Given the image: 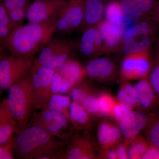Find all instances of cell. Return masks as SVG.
<instances>
[{
    "label": "cell",
    "instance_id": "6da1fadb",
    "mask_svg": "<svg viewBox=\"0 0 159 159\" xmlns=\"http://www.w3.org/2000/svg\"><path fill=\"white\" fill-rule=\"evenodd\" d=\"M61 12L44 22L18 27L1 44L11 55L33 59L34 55L41 51L55 34Z\"/></svg>",
    "mask_w": 159,
    "mask_h": 159
},
{
    "label": "cell",
    "instance_id": "7a4b0ae2",
    "mask_svg": "<svg viewBox=\"0 0 159 159\" xmlns=\"http://www.w3.org/2000/svg\"><path fill=\"white\" fill-rule=\"evenodd\" d=\"M67 142L37 125H27L13 137L15 156L18 159H53Z\"/></svg>",
    "mask_w": 159,
    "mask_h": 159
},
{
    "label": "cell",
    "instance_id": "3957f363",
    "mask_svg": "<svg viewBox=\"0 0 159 159\" xmlns=\"http://www.w3.org/2000/svg\"><path fill=\"white\" fill-rule=\"evenodd\" d=\"M8 90L6 99L17 124L15 134H17L27 126L35 111L30 73L11 86Z\"/></svg>",
    "mask_w": 159,
    "mask_h": 159
},
{
    "label": "cell",
    "instance_id": "277c9868",
    "mask_svg": "<svg viewBox=\"0 0 159 159\" xmlns=\"http://www.w3.org/2000/svg\"><path fill=\"white\" fill-rule=\"evenodd\" d=\"M76 48L77 43L70 38L53 36L34 61L40 65L55 70L72 58Z\"/></svg>",
    "mask_w": 159,
    "mask_h": 159
},
{
    "label": "cell",
    "instance_id": "5b68a950",
    "mask_svg": "<svg viewBox=\"0 0 159 159\" xmlns=\"http://www.w3.org/2000/svg\"><path fill=\"white\" fill-rule=\"evenodd\" d=\"M29 125L42 127L57 139L65 141H68L77 131L64 114L48 109L41 110L39 112H34L27 125Z\"/></svg>",
    "mask_w": 159,
    "mask_h": 159
},
{
    "label": "cell",
    "instance_id": "8992f818",
    "mask_svg": "<svg viewBox=\"0 0 159 159\" xmlns=\"http://www.w3.org/2000/svg\"><path fill=\"white\" fill-rule=\"evenodd\" d=\"M77 130L69 139L64 149L53 159H99V147L89 130Z\"/></svg>",
    "mask_w": 159,
    "mask_h": 159
},
{
    "label": "cell",
    "instance_id": "52a82bcc",
    "mask_svg": "<svg viewBox=\"0 0 159 159\" xmlns=\"http://www.w3.org/2000/svg\"><path fill=\"white\" fill-rule=\"evenodd\" d=\"M155 36L153 25L147 20L138 21L125 31L122 42V52L126 54L148 51Z\"/></svg>",
    "mask_w": 159,
    "mask_h": 159
},
{
    "label": "cell",
    "instance_id": "ba28073f",
    "mask_svg": "<svg viewBox=\"0 0 159 159\" xmlns=\"http://www.w3.org/2000/svg\"><path fill=\"white\" fill-rule=\"evenodd\" d=\"M55 70L40 65L34 61L30 69L33 102L35 111L43 108L51 96V81Z\"/></svg>",
    "mask_w": 159,
    "mask_h": 159
},
{
    "label": "cell",
    "instance_id": "9c48e42d",
    "mask_svg": "<svg viewBox=\"0 0 159 159\" xmlns=\"http://www.w3.org/2000/svg\"><path fill=\"white\" fill-rule=\"evenodd\" d=\"M34 59H26L10 54L1 57L0 61V87L8 90L29 74Z\"/></svg>",
    "mask_w": 159,
    "mask_h": 159
},
{
    "label": "cell",
    "instance_id": "30bf717a",
    "mask_svg": "<svg viewBox=\"0 0 159 159\" xmlns=\"http://www.w3.org/2000/svg\"><path fill=\"white\" fill-rule=\"evenodd\" d=\"M149 51L125 55L120 69L122 78L129 81L148 78L153 66Z\"/></svg>",
    "mask_w": 159,
    "mask_h": 159
},
{
    "label": "cell",
    "instance_id": "8fae6325",
    "mask_svg": "<svg viewBox=\"0 0 159 159\" xmlns=\"http://www.w3.org/2000/svg\"><path fill=\"white\" fill-rule=\"evenodd\" d=\"M84 19L83 0H69L61 10L57 25L55 34L65 37L80 29Z\"/></svg>",
    "mask_w": 159,
    "mask_h": 159
},
{
    "label": "cell",
    "instance_id": "7c38bea8",
    "mask_svg": "<svg viewBox=\"0 0 159 159\" xmlns=\"http://www.w3.org/2000/svg\"><path fill=\"white\" fill-rule=\"evenodd\" d=\"M68 1L35 0L28 8L26 18L29 24L44 22L60 12Z\"/></svg>",
    "mask_w": 159,
    "mask_h": 159
},
{
    "label": "cell",
    "instance_id": "4fadbf2b",
    "mask_svg": "<svg viewBox=\"0 0 159 159\" xmlns=\"http://www.w3.org/2000/svg\"><path fill=\"white\" fill-rule=\"evenodd\" d=\"M154 114L153 112L149 113L139 110L134 111L117 123L123 141L129 145L146 128Z\"/></svg>",
    "mask_w": 159,
    "mask_h": 159
},
{
    "label": "cell",
    "instance_id": "5bb4252c",
    "mask_svg": "<svg viewBox=\"0 0 159 159\" xmlns=\"http://www.w3.org/2000/svg\"><path fill=\"white\" fill-rule=\"evenodd\" d=\"M84 67L87 77L102 83L112 82L119 74L116 65L107 57H99L89 60Z\"/></svg>",
    "mask_w": 159,
    "mask_h": 159
},
{
    "label": "cell",
    "instance_id": "9a60e30c",
    "mask_svg": "<svg viewBox=\"0 0 159 159\" xmlns=\"http://www.w3.org/2000/svg\"><path fill=\"white\" fill-rule=\"evenodd\" d=\"M77 48L81 56L89 60L99 57L105 53L102 37L97 26L84 30Z\"/></svg>",
    "mask_w": 159,
    "mask_h": 159
},
{
    "label": "cell",
    "instance_id": "2e32d148",
    "mask_svg": "<svg viewBox=\"0 0 159 159\" xmlns=\"http://www.w3.org/2000/svg\"><path fill=\"white\" fill-rule=\"evenodd\" d=\"M134 87L137 93L136 108L149 112L156 110L158 107V98L148 78L140 80Z\"/></svg>",
    "mask_w": 159,
    "mask_h": 159
},
{
    "label": "cell",
    "instance_id": "e0dca14e",
    "mask_svg": "<svg viewBox=\"0 0 159 159\" xmlns=\"http://www.w3.org/2000/svg\"><path fill=\"white\" fill-rule=\"evenodd\" d=\"M125 14L137 21L151 17L159 3L157 0H117Z\"/></svg>",
    "mask_w": 159,
    "mask_h": 159
},
{
    "label": "cell",
    "instance_id": "ac0fdd59",
    "mask_svg": "<svg viewBox=\"0 0 159 159\" xmlns=\"http://www.w3.org/2000/svg\"><path fill=\"white\" fill-rule=\"evenodd\" d=\"M96 26L101 34L105 53L116 50L122 43L125 32L124 29L105 20Z\"/></svg>",
    "mask_w": 159,
    "mask_h": 159
},
{
    "label": "cell",
    "instance_id": "d6986e66",
    "mask_svg": "<svg viewBox=\"0 0 159 159\" xmlns=\"http://www.w3.org/2000/svg\"><path fill=\"white\" fill-rule=\"evenodd\" d=\"M99 150L116 147L122 140V134L118 125L103 119L97 127Z\"/></svg>",
    "mask_w": 159,
    "mask_h": 159
},
{
    "label": "cell",
    "instance_id": "ffe728a7",
    "mask_svg": "<svg viewBox=\"0 0 159 159\" xmlns=\"http://www.w3.org/2000/svg\"><path fill=\"white\" fill-rule=\"evenodd\" d=\"M70 122L77 131L89 130L96 125L98 118L92 115L82 104L72 101L70 107Z\"/></svg>",
    "mask_w": 159,
    "mask_h": 159
},
{
    "label": "cell",
    "instance_id": "44dd1931",
    "mask_svg": "<svg viewBox=\"0 0 159 159\" xmlns=\"http://www.w3.org/2000/svg\"><path fill=\"white\" fill-rule=\"evenodd\" d=\"M83 2L84 19L80 28L82 31L97 26L103 20L105 6L103 0H83Z\"/></svg>",
    "mask_w": 159,
    "mask_h": 159
},
{
    "label": "cell",
    "instance_id": "7402d4cb",
    "mask_svg": "<svg viewBox=\"0 0 159 159\" xmlns=\"http://www.w3.org/2000/svg\"><path fill=\"white\" fill-rule=\"evenodd\" d=\"M17 130V124L9 109L6 99L0 105V145L11 140Z\"/></svg>",
    "mask_w": 159,
    "mask_h": 159
},
{
    "label": "cell",
    "instance_id": "603a6c76",
    "mask_svg": "<svg viewBox=\"0 0 159 159\" xmlns=\"http://www.w3.org/2000/svg\"><path fill=\"white\" fill-rule=\"evenodd\" d=\"M57 70L73 87L84 80L87 77L84 66L72 58L67 61Z\"/></svg>",
    "mask_w": 159,
    "mask_h": 159
},
{
    "label": "cell",
    "instance_id": "cb8c5ba5",
    "mask_svg": "<svg viewBox=\"0 0 159 159\" xmlns=\"http://www.w3.org/2000/svg\"><path fill=\"white\" fill-rule=\"evenodd\" d=\"M71 102L72 100L70 95L53 94L42 109H48L57 111L64 114L70 121V107Z\"/></svg>",
    "mask_w": 159,
    "mask_h": 159
},
{
    "label": "cell",
    "instance_id": "d4e9b609",
    "mask_svg": "<svg viewBox=\"0 0 159 159\" xmlns=\"http://www.w3.org/2000/svg\"><path fill=\"white\" fill-rule=\"evenodd\" d=\"M125 16V13L117 0L110 1L105 6L103 16L105 20L122 27L123 29V23Z\"/></svg>",
    "mask_w": 159,
    "mask_h": 159
},
{
    "label": "cell",
    "instance_id": "484cf974",
    "mask_svg": "<svg viewBox=\"0 0 159 159\" xmlns=\"http://www.w3.org/2000/svg\"><path fill=\"white\" fill-rule=\"evenodd\" d=\"M116 98L117 100L127 102L136 108V91L134 85L131 84L129 80L122 78L119 84Z\"/></svg>",
    "mask_w": 159,
    "mask_h": 159
},
{
    "label": "cell",
    "instance_id": "4316f807",
    "mask_svg": "<svg viewBox=\"0 0 159 159\" xmlns=\"http://www.w3.org/2000/svg\"><path fill=\"white\" fill-rule=\"evenodd\" d=\"M149 145L144 136L139 134L129 145V158L130 159H142Z\"/></svg>",
    "mask_w": 159,
    "mask_h": 159
},
{
    "label": "cell",
    "instance_id": "83f0119b",
    "mask_svg": "<svg viewBox=\"0 0 159 159\" xmlns=\"http://www.w3.org/2000/svg\"><path fill=\"white\" fill-rule=\"evenodd\" d=\"M117 100V98L108 92L106 91L99 92L98 102L99 111L102 117L111 118Z\"/></svg>",
    "mask_w": 159,
    "mask_h": 159
},
{
    "label": "cell",
    "instance_id": "f1b7e54d",
    "mask_svg": "<svg viewBox=\"0 0 159 159\" xmlns=\"http://www.w3.org/2000/svg\"><path fill=\"white\" fill-rule=\"evenodd\" d=\"M144 130V136L149 144L159 147V112L155 113Z\"/></svg>",
    "mask_w": 159,
    "mask_h": 159
},
{
    "label": "cell",
    "instance_id": "f546056e",
    "mask_svg": "<svg viewBox=\"0 0 159 159\" xmlns=\"http://www.w3.org/2000/svg\"><path fill=\"white\" fill-rule=\"evenodd\" d=\"M99 92L93 88L83 100L81 104L90 113L98 119L102 118L99 107L98 96Z\"/></svg>",
    "mask_w": 159,
    "mask_h": 159
},
{
    "label": "cell",
    "instance_id": "4dcf8cb0",
    "mask_svg": "<svg viewBox=\"0 0 159 159\" xmlns=\"http://www.w3.org/2000/svg\"><path fill=\"white\" fill-rule=\"evenodd\" d=\"M51 87L53 94H62L69 95L71 89L73 88L57 70H55L52 77Z\"/></svg>",
    "mask_w": 159,
    "mask_h": 159
},
{
    "label": "cell",
    "instance_id": "1f68e13d",
    "mask_svg": "<svg viewBox=\"0 0 159 159\" xmlns=\"http://www.w3.org/2000/svg\"><path fill=\"white\" fill-rule=\"evenodd\" d=\"M94 88L84 80L71 89L70 95L72 101L81 104L86 96Z\"/></svg>",
    "mask_w": 159,
    "mask_h": 159
},
{
    "label": "cell",
    "instance_id": "d6a6232c",
    "mask_svg": "<svg viewBox=\"0 0 159 159\" xmlns=\"http://www.w3.org/2000/svg\"><path fill=\"white\" fill-rule=\"evenodd\" d=\"M134 107L127 102L117 100L111 118L117 123L127 117L134 111Z\"/></svg>",
    "mask_w": 159,
    "mask_h": 159
},
{
    "label": "cell",
    "instance_id": "836d02e7",
    "mask_svg": "<svg viewBox=\"0 0 159 159\" xmlns=\"http://www.w3.org/2000/svg\"><path fill=\"white\" fill-rule=\"evenodd\" d=\"M159 100V54L157 53L154 64L148 77Z\"/></svg>",
    "mask_w": 159,
    "mask_h": 159
},
{
    "label": "cell",
    "instance_id": "e575fe53",
    "mask_svg": "<svg viewBox=\"0 0 159 159\" xmlns=\"http://www.w3.org/2000/svg\"><path fill=\"white\" fill-rule=\"evenodd\" d=\"M27 10L28 9L15 8L8 12L15 29L22 25L24 20L26 18Z\"/></svg>",
    "mask_w": 159,
    "mask_h": 159
},
{
    "label": "cell",
    "instance_id": "d590c367",
    "mask_svg": "<svg viewBox=\"0 0 159 159\" xmlns=\"http://www.w3.org/2000/svg\"><path fill=\"white\" fill-rule=\"evenodd\" d=\"M13 139V137L8 142L0 145V159H15Z\"/></svg>",
    "mask_w": 159,
    "mask_h": 159
},
{
    "label": "cell",
    "instance_id": "8d00e7d4",
    "mask_svg": "<svg viewBox=\"0 0 159 159\" xmlns=\"http://www.w3.org/2000/svg\"><path fill=\"white\" fill-rule=\"evenodd\" d=\"M0 24L9 27L12 31L15 29L10 20L8 11L2 2L0 4Z\"/></svg>",
    "mask_w": 159,
    "mask_h": 159
},
{
    "label": "cell",
    "instance_id": "74e56055",
    "mask_svg": "<svg viewBox=\"0 0 159 159\" xmlns=\"http://www.w3.org/2000/svg\"><path fill=\"white\" fill-rule=\"evenodd\" d=\"M129 145V144L125 143L122 140L115 147L118 159H129L128 155Z\"/></svg>",
    "mask_w": 159,
    "mask_h": 159
},
{
    "label": "cell",
    "instance_id": "f35d334b",
    "mask_svg": "<svg viewBox=\"0 0 159 159\" xmlns=\"http://www.w3.org/2000/svg\"><path fill=\"white\" fill-rule=\"evenodd\" d=\"M99 159H118L116 148H111L99 150Z\"/></svg>",
    "mask_w": 159,
    "mask_h": 159
},
{
    "label": "cell",
    "instance_id": "ab89813d",
    "mask_svg": "<svg viewBox=\"0 0 159 159\" xmlns=\"http://www.w3.org/2000/svg\"><path fill=\"white\" fill-rule=\"evenodd\" d=\"M142 159H159V147L150 144Z\"/></svg>",
    "mask_w": 159,
    "mask_h": 159
},
{
    "label": "cell",
    "instance_id": "60d3db41",
    "mask_svg": "<svg viewBox=\"0 0 159 159\" xmlns=\"http://www.w3.org/2000/svg\"><path fill=\"white\" fill-rule=\"evenodd\" d=\"M12 30L9 27L0 24V40L1 43H2L11 34Z\"/></svg>",
    "mask_w": 159,
    "mask_h": 159
},
{
    "label": "cell",
    "instance_id": "b9f144b4",
    "mask_svg": "<svg viewBox=\"0 0 159 159\" xmlns=\"http://www.w3.org/2000/svg\"><path fill=\"white\" fill-rule=\"evenodd\" d=\"M19 0H4L2 2L6 10L9 11L14 9Z\"/></svg>",
    "mask_w": 159,
    "mask_h": 159
},
{
    "label": "cell",
    "instance_id": "7bdbcfd3",
    "mask_svg": "<svg viewBox=\"0 0 159 159\" xmlns=\"http://www.w3.org/2000/svg\"><path fill=\"white\" fill-rule=\"evenodd\" d=\"M151 18L157 24H159V3L155 10L152 15Z\"/></svg>",
    "mask_w": 159,
    "mask_h": 159
},
{
    "label": "cell",
    "instance_id": "ee69618b",
    "mask_svg": "<svg viewBox=\"0 0 159 159\" xmlns=\"http://www.w3.org/2000/svg\"><path fill=\"white\" fill-rule=\"evenodd\" d=\"M0 1H1V2H2L4 0H0Z\"/></svg>",
    "mask_w": 159,
    "mask_h": 159
},
{
    "label": "cell",
    "instance_id": "f6af8a7d",
    "mask_svg": "<svg viewBox=\"0 0 159 159\" xmlns=\"http://www.w3.org/2000/svg\"><path fill=\"white\" fill-rule=\"evenodd\" d=\"M157 53H158V54H159V51H158V52Z\"/></svg>",
    "mask_w": 159,
    "mask_h": 159
},
{
    "label": "cell",
    "instance_id": "bcb514c9",
    "mask_svg": "<svg viewBox=\"0 0 159 159\" xmlns=\"http://www.w3.org/2000/svg\"><path fill=\"white\" fill-rule=\"evenodd\" d=\"M67 1H68V0H67Z\"/></svg>",
    "mask_w": 159,
    "mask_h": 159
}]
</instances>
